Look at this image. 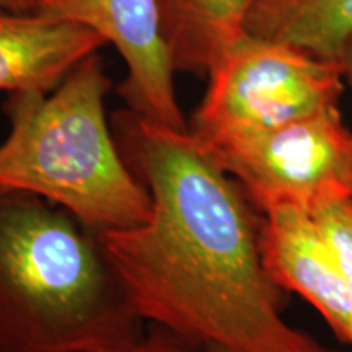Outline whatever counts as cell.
Returning <instances> with one entry per match:
<instances>
[{
    "label": "cell",
    "instance_id": "cell-14",
    "mask_svg": "<svg viewBox=\"0 0 352 352\" xmlns=\"http://www.w3.org/2000/svg\"><path fill=\"white\" fill-rule=\"evenodd\" d=\"M341 64H342V70H344L346 87H349V90L352 94V39L346 46L344 54H342V59H341Z\"/></svg>",
    "mask_w": 352,
    "mask_h": 352
},
{
    "label": "cell",
    "instance_id": "cell-1",
    "mask_svg": "<svg viewBox=\"0 0 352 352\" xmlns=\"http://www.w3.org/2000/svg\"><path fill=\"white\" fill-rule=\"evenodd\" d=\"M111 126L152 199L144 223L96 233L132 311L209 352H331L284 320L263 214L191 132L129 108Z\"/></svg>",
    "mask_w": 352,
    "mask_h": 352
},
{
    "label": "cell",
    "instance_id": "cell-8",
    "mask_svg": "<svg viewBox=\"0 0 352 352\" xmlns=\"http://www.w3.org/2000/svg\"><path fill=\"white\" fill-rule=\"evenodd\" d=\"M104 44L77 21L0 7V90L47 94Z\"/></svg>",
    "mask_w": 352,
    "mask_h": 352
},
{
    "label": "cell",
    "instance_id": "cell-3",
    "mask_svg": "<svg viewBox=\"0 0 352 352\" xmlns=\"http://www.w3.org/2000/svg\"><path fill=\"white\" fill-rule=\"evenodd\" d=\"M109 90L111 80L95 52L47 94H8L0 188L39 196L95 233L144 223L152 199L114 138L104 109Z\"/></svg>",
    "mask_w": 352,
    "mask_h": 352
},
{
    "label": "cell",
    "instance_id": "cell-5",
    "mask_svg": "<svg viewBox=\"0 0 352 352\" xmlns=\"http://www.w3.org/2000/svg\"><path fill=\"white\" fill-rule=\"evenodd\" d=\"M206 151L261 214L352 199V131L340 108Z\"/></svg>",
    "mask_w": 352,
    "mask_h": 352
},
{
    "label": "cell",
    "instance_id": "cell-11",
    "mask_svg": "<svg viewBox=\"0 0 352 352\" xmlns=\"http://www.w3.org/2000/svg\"><path fill=\"white\" fill-rule=\"evenodd\" d=\"M311 214L331 246L352 297V199L329 202Z\"/></svg>",
    "mask_w": 352,
    "mask_h": 352
},
{
    "label": "cell",
    "instance_id": "cell-13",
    "mask_svg": "<svg viewBox=\"0 0 352 352\" xmlns=\"http://www.w3.org/2000/svg\"><path fill=\"white\" fill-rule=\"evenodd\" d=\"M0 7L13 12L36 10V0H0Z\"/></svg>",
    "mask_w": 352,
    "mask_h": 352
},
{
    "label": "cell",
    "instance_id": "cell-9",
    "mask_svg": "<svg viewBox=\"0 0 352 352\" xmlns=\"http://www.w3.org/2000/svg\"><path fill=\"white\" fill-rule=\"evenodd\" d=\"M158 20L176 72L208 76L246 33L259 0H155Z\"/></svg>",
    "mask_w": 352,
    "mask_h": 352
},
{
    "label": "cell",
    "instance_id": "cell-4",
    "mask_svg": "<svg viewBox=\"0 0 352 352\" xmlns=\"http://www.w3.org/2000/svg\"><path fill=\"white\" fill-rule=\"evenodd\" d=\"M188 131L204 148L340 108L342 64L246 32L208 72Z\"/></svg>",
    "mask_w": 352,
    "mask_h": 352
},
{
    "label": "cell",
    "instance_id": "cell-7",
    "mask_svg": "<svg viewBox=\"0 0 352 352\" xmlns=\"http://www.w3.org/2000/svg\"><path fill=\"white\" fill-rule=\"evenodd\" d=\"M261 252L271 279L305 298L352 347V297L314 214L280 208L263 214Z\"/></svg>",
    "mask_w": 352,
    "mask_h": 352
},
{
    "label": "cell",
    "instance_id": "cell-2",
    "mask_svg": "<svg viewBox=\"0 0 352 352\" xmlns=\"http://www.w3.org/2000/svg\"><path fill=\"white\" fill-rule=\"evenodd\" d=\"M98 235L0 188V352H122L144 336Z\"/></svg>",
    "mask_w": 352,
    "mask_h": 352
},
{
    "label": "cell",
    "instance_id": "cell-12",
    "mask_svg": "<svg viewBox=\"0 0 352 352\" xmlns=\"http://www.w3.org/2000/svg\"><path fill=\"white\" fill-rule=\"evenodd\" d=\"M122 352H209L199 346L191 344V342L175 336L164 328L153 327L151 331H145L144 336L131 346L129 349Z\"/></svg>",
    "mask_w": 352,
    "mask_h": 352
},
{
    "label": "cell",
    "instance_id": "cell-6",
    "mask_svg": "<svg viewBox=\"0 0 352 352\" xmlns=\"http://www.w3.org/2000/svg\"><path fill=\"white\" fill-rule=\"evenodd\" d=\"M44 15L77 21L113 44L126 64L118 94L140 116L188 131L155 0H38Z\"/></svg>",
    "mask_w": 352,
    "mask_h": 352
},
{
    "label": "cell",
    "instance_id": "cell-15",
    "mask_svg": "<svg viewBox=\"0 0 352 352\" xmlns=\"http://www.w3.org/2000/svg\"><path fill=\"white\" fill-rule=\"evenodd\" d=\"M36 6H38V0H36Z\"/></svg>",
    "mask_w": 352,
    "mask_h": 352
},
{
    "label": "cell",
    "instance_id": "cell-10",
    "mask_svg": "<svg viewBox=\"0 0 352 352\" xmlns=\"http://www.w3.org/2000/svg\"><path fill=\"white\" fill-rule=\"evenodd\" d=\"M246 32L341 63L352 39V0H259Z\"/></svg>",
    "mask_w": 352,
    "mask_h": 352
}]
</instances>
